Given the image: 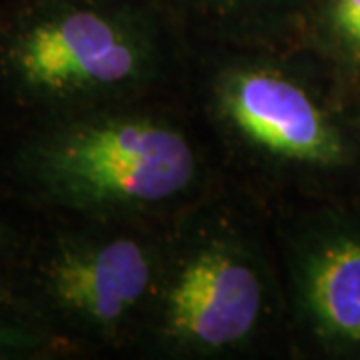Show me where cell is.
Listing matches in <instances>:
<instances>
[{"label": "cell", "mask_w": 360, "mask_h": 360, "mask_svg": "<svg viewBox=\"0 0 360 360\" xmlns=\"http://www.w3.org/2000/svg\"><path fill=\"white\" fill-rule=\"evenodd\" d=\"M32 210L0 191V298H6V283L25 245Z\"/></svg>", "instance_id": "10"}, {"label": "cell", "mask_w": 360, "mask_h": 360, "mask_svg": "<svg viewBox=\"0 0 360 360\" xmlns=\"http://www.w3.org/2000/svg\"><path fill=\"white\" fill-rule=\"evenodd\" d=\"M296 335L324 352L360 350V212H316L281 234Z\"/></svg>", "instance_id": "6"}, {"label": "cell", "mask_w": 360, "mask_h": 360, "mask_svg": "<svg viewBox=\"0 0 360 360\" xmlns=\"http://www.w3.org/2000/svg\"><path fill=\"white\" fill-rule=\"evenodd\" d=\"M179 49L156 0H0V130L148 101Z\"/></svg>", "instance_id": "2"}, {"label": "cell", "mask_w": 360, "mask_h": 360, "mask_svg": "<svg viewBox=\"0 0 360 360\" xmlns=\"http://www.w3.org/2000/svg\"><path fill=\"white\" fill-rule=\"evenodd\" d=\"M165 229L32 212L6 300L65 356L136 340L155 295Z\"/></svg>", "instance_id": "4"}, {"label": "cell", "mask_w": 360, "mask_h": 360, "mask_svg": "<svg viewBox=\"0 0 360 360\" xmlns=\"http://www.w3.org/2000/svg\"><path fill=\"white\" fill-rule=\"evenodd\" d=\"M206 158L148 101L0 130V191L32 212L155 222L200 200Z\"/></svg>", "instance_id": "1"}, {"label": "cell", "mask_w": 360, "mask_h": 360, "mask_svg": "<svg viewBox=\"0 0 360 360\" xmlns=\"http://www.w3.org/2000/svg\"><path fill=\"white\" fill-rule=\"evenodd\" d=\"M286 300L260 232L198 200L170 219L155 295L134 345L158 359H226L272 333Z\"/></svg>", "instance_id": "3"}, {"label": "cell", "mask_w": 360, "mask_h": 360, "mask_svg": "<svg viewBox=\"0 0 360 360\" xmlns=\"http://www.w3.org/2000/svg\"><path fill=\"white\" fill-rule=\"evenodd\" d=\"M65 356L44 330L0 298V360H40Z\"/></svg>", "instance_id": "8"}, {"label": "cell", "mask_w": 360, "mask_h": 360, "mask_svg": "<svg viewBox=\"0 0 360 360\" xmlns=\"http://www.w3.org/2000/svg\"><path fill=\"white\" fill-rule=\"evenodd\" d=\"M202 98L224 148L264 180L354 162L345 129L276 49H217Z\"/></svg>", "instance_id": "5"}, {"label": "cell", "mask_w": 360, "mask_h": 360, "mask_svg": "<svg viewBox=\"0 0 360 360\" xmlns=\"http://www.w3.org/2000/svg\"><path fill=\"white\" fill-rule=\"evenodd\" d=\"M322 46L350 68H360V0H328L319 22Z\"/></svg>", "instance_id": "9"}, {"label": "cell", "mask_w": 360, "mask_h": 360, "mask_svg": "<svg viewBox=\"0 0 360 360\" xmlns=\"http://www.w3.org/2000/svg\"><path fill=\"white\" fill-rule=\"evenodd\" d=\"M210 49H281L307 0H156Z\"/></svg>", "instance_id": "7"}]
</instances>
